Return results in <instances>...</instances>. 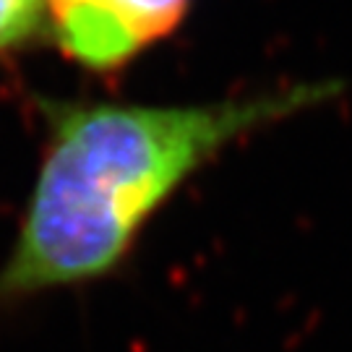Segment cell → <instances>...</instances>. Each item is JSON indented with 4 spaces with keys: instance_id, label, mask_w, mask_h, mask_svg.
Returning a JSON list of instances; mask_svg holds the SVG:
<instances>
[{
    "instance_id": "obj_1",
    "label": "cell",
    "mask_w": 352,
    "mask_h": 352,
    "mask_svg": "<svg viewBox=\"0 0 352 352\" xmlns=\"http://www.w3.org/2000/svg\"><path fill=\"white\" fill-rule=\"evenodd\" d=\"M337 89L308 81L201 104L45 102V154L0 266V308L113 274L144 225L225 146Z\"/></svg>"
},
{
    "instance_id": "obj_3",
    "label": "cell",
    "mask_w": 352,
    "mask_h": 352,
    "mask_svg": "<svg viewBox=\"0 0 352 352\" xmlns=\"http://www.w3.org/2000/svg\"><path fill=\"white\" fill-rule=\"evenodd\" d=\"M47 29V0H0V52L29 45Z\"/></svg>"
},
{
    "instance_id": "obj_2",
    "label": "cell",
    "mask_w": 352,
    "mask_h": 352,
    "mask_svg": "<svg viewBox=\"0 0 352 352\" xmlns=\"http://www.w3.org/2000/svg\"><path fill=\"white\" fill-rule=\"evenodd\" d=\"M193 0H47V29L68 60L120 71L186 21Z\"/></svg>"
}]
</instances>
